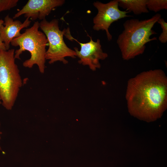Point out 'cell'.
<instances>
[{
	"label": "cell",
	"mask_w": 167,
	"mask_h": 167,
	"mask_svg": "<svg viewBox=\"0 0 167 167\" xmlns=\"http://www.w3.org/2000/svg\"><path fill=\"white\" fill-rule=\"evenodd\" d=\"M161 18V15L157 13L147 19H132L123 23L124 29L118 36L117 43L124 60H128L142 54L147 43L157 40L156 37H150L156 34L152 28Z\"/></svg>",
	"instance_id": "cell-2"
},
{
	"label": "cell",
	"mask_w": 167,
	"mask_h": 167,
	"mask_svg": "<svg viewBox=\"0 0 167 167\" xmlns=\"http://www.w3.org/2000/svg\"><path fill=\"white\" fill-rule=\"evenodd\" d=\"M31 22L28 18H26L24 22L22 23L19 20H14L9 15L6 16L3 24L0 28V37L4 44L6 50L9 49L11 41L21 35V30L28 27Z\"/></svg>",
	"instance_id": "cell-9"
},
{
	"label": "cell",
	"mask_w": 167,
	"mask_h": 167,
	"mask_svg": "<svg viewBox=\"0 0 167 167\" xmlns=\"http://www.w3.org/2000/svg\"><path fill=\"white\" fill-rule=\"evenodd\" d=\"M160 24L162 28V32L159 37V41L162 43L167 42V23L164 19L161 18L157 22Z\"/></svg>",
	"instance_id": "cell-12"
},
{
	"label": "cell",
	"mask_w": 167,
	"mask_h": 167,
	"mask_svg": "<svg viewBox=\"0 0 167 167\" xmlns=\"http://www.w3.org/2000/svg\"><path fill=\"white\" fill-rule=\"evenodd\" d=\"M4 21L2 19H0V28L1 26L3 25ZM6 50L4 44L1 40L0 37V50Z\"/></svg>",
	"instance_id": "cell-14"
},
{
	"label": "cell",
	"mask_w": 167,
	"mask_h": 167,
	"mask_svg": "<svg viewBox=\"0 0 167 167\" xmlns=\"http://www.w3.org/2000/svg\"><path fill=\"white\" fill-rule=\"evenodd\" d=\"M93 4L98 11L93 19V28L96 31H105L109 41L112 38L109 30L111 25L121 19L132 16L127 15L129 12L122 11L119 9L118 0H112L106 3L96 1Z\"/></svg>",
	"instance_id": "cell-6"
},
{
	"label": "cell",
	"mask_w": 167,
	"mask_h": 167,
	"mask_svg": "<svg viewBox=\"0 0 167 167\" xmlns=\"http://www.w3.org/2000/svg\"><path fill=\"white\" fill-rule=\"evenodd\" d=\"M64 35L68 39L73 41L75 40L80 45V49L79 50L77 47H74L77 57L79 58L78 62L84 66H88L93 71L100 68V60H104L108 57L107 53L103 51L100 39L94 41L92 38H90L89 42L86 43L80 42L71 36L69 29L66 30Z\"/></svg>",
	"instance_id": "cell-7"
},
{
	"label": "cell",
	"mask_w": 167,
	"mask_h": 167,
	"mask_svg": "<svg viewBox=\"0 0 167 167\" xmlns=\"http://www.w3.org/2000/svg\"><path fill=\"white\" fill-rule=\"evenodd\" d=\"M2 104V102L1 101V98H0V105Z\"/></svg>",
	"instance_id": "cell-16"
},
{
	"label": "cell",
	"mask_w": 167,
	"mask_h": 167,
	"mask_svg": "<svg viewBox=\"0 0 167 167\" xmlns=\"http://www.w3.org/2000/svg\"><path fill=\"white\" fill-rule=\"evenodd\" d=\"M65 2L64 0H29L13 19L24 15L25 18L32 20H42L56 7L62 6Z\"/></svg>",
	"instance_id": "cell-8"
},
{
	"label": "cell",
	"mask_w": 167,
	"mask_h": 167,
	"mask_svg": "<svg viewBox=\"0 0 167 167\" xmlns=\"http://www.w3.org/2000/svg\"><path fill=\"white\" fill-rule=\"evenodd\" d=\"M118 6L126 10V11L133 12L138 15L148 13L149 11L147 7V0H118Z\"/></svg>",
	"instance_id": "cell-10"
},
{
	"label": "cell",
	"mask_w": 167,
	"mask_h": 167,
	"mask_svg": "<svg viewBox=\"0 0 167 167\" xmlns=\"http://www.w3.org/2000/svg\"><path fill=\"white\" fill-rule=\"evenodd\" d=\"M39 23L35 22L30 28L26 29L19 37L15 38L11 41V45L19 47L15 51V59H20V55L25 51L30 53V58L25 60L23 66L31 68L36 65L40 72L44 73L46 61V47L48 41L45 34L39 30Z\"/></svg>",
	"instance_id": "cell-3"
},
{
	"label": "cell",
	"mask_w": 167,
	"mask_h": 167,
	"mask_svg": "<svg viewBox=\"0 0 167 167\" xmlns=\"http://www.w3.org/2000/svg\"><path fill=\"white\" fill-rule=\"evenodd\" d=\"M1 134H2V132L0 131V139H1V138L0 135ZM2 150L1 148V147L0 146V150Z\"/></svg>",
	"instance_id": "cell-15"
},
{
	"label": "cell",
	"mask_w": 167,
	"mask_h": 167,
	"mask_svg": "<svg viewBox=\"0 0 167 167\" xmlns=\"http://www.w3.org/2000/svg\"><path fill=\"white\" fill-rule=\"evenodd\" d=\"M126 98L134 117L149 122L161 118L167 108V77L160 69L143 71L128 81Z\"/></svg>",
	"instance_id": "cell-1"
},
{
	"label": "cell",
	"mask_w": 167,
	"mask_h": 167,
	"mask_svg": "<svg viewBox=\"0 0 167 167\" xmlns=\"http://www.w3.org/2000/svg\"><path fill=\"white\" fill-rule=\"evenodd\" d=\"M59 22L56 19L50 21L45 19L39 23V28L45 35L49 46L45 54L46 60L52 64L57 61L62 62L64 64L68 63L65 59L67 57L75 58L77 57L74 50L69 48L63 40L66 29L60 30Z\"/></svg>",
	"instance_id": "cell-5"
},
{
	"label": "cell",
	"mask_w": 167,
	"mask_h": 167,
	"mask_svg": "<svg viewBox=\"0 0 167 167\" xmlns=\"http://www.w3.org/2000/svg\"><path fill=\"white\" fill-rule=\"evenodd\" d=\"M18 2V0H0V12L16 6Z\"/></svg>",
	"instance_id": "cell-13"
},
{
	"label": "cell",
	"mask_w": 167,
	"mask_h": 167,
	"mask_svg": "<svg viewBox=\"0 0 167 167\" xmlns=\"http://www.w3.org/2000/svg\"><path fill=\"white\" fill-rule=\"evenodd\" d=\"M15 51L14 49L0 50V98L8 110L12 108L23 84Z\"/></svg>",
	"instance_id": "cell-4"
},
{
	"label": "cell",
	"mask_w": 167,
	"mask_h": 167,
	"mask_svg": "<svg viewBox=\"0 0 167 167\" xmlns=\"http://www.w3.org/2000/svg\"><path fill=\"white\" fill-rule=\"evenodd\" d=\"M147 7L148 11L155 13L167 9V0H147Z\"/></svg>",
	"instance_id": "cell-11"
}]
</instances>
